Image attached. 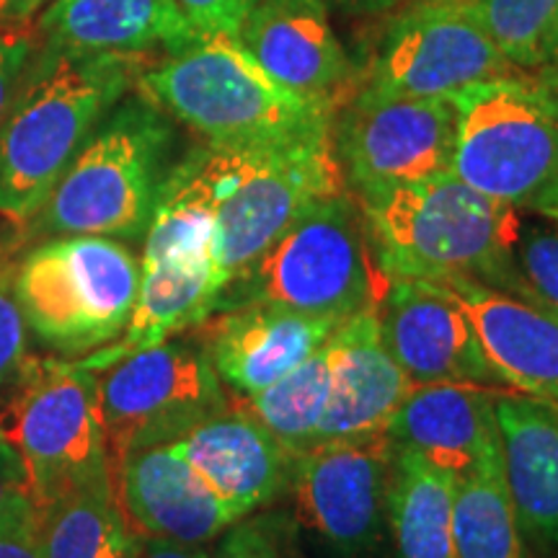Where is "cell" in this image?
Segmentation results:
<instances>
[{"label": "cell", "mask_w": 558, "mask_h": 558, "mask_svg": "<svg viewBox=\"0 0 558 558\" xmlns=\"http://www.w3.org/2000/svg\"><path fill=\"white\" fill-rule=\"evenodd\" d=\"M111 486L124 518L145 538L205 546L241 520L171 445L124 456L111 465Z\"/></svg>", "instance_id": "obj_18"}, {"label": "cell", "mask_w": 558, "mask_h": 558, "mask_svg": "<svg viewBox=\"0 0 558 558\" xmlns=\"http://www.w3.org/2000/svg\"><path fill=\"white\" fill-rule=\"evenodd\" d=\"M171 448L241 520L290 492L295 458L233 396L226 409L199 422Z\"/></svg>", "instance_id": "obj_19"}, {"label": "cell", "mask_w": 558, "mask_h": 558, "mask_svg": "<svg viewBox=\"0 0 558 558\" xmlns=\"http://www.w3.org/2000/svg\"><path fill=\"white\" fill-rule=\"evenodd\" d=\"M135 78L132 54L41 50L0 120V215L26 226Z\"/></svg>", "instance_id": "obj_2"}, {"label": "cell", "mask_w": 558, "mask_h": 558, "mask_svg": "<svg viewBox=\"0 0 558 558\" xmlns=\"http://www.w3.org/2000/svg\"><path fill=\"white\" fill-rule=\"evenodd\" d=\"M145 99L220 150H271L331 137L333 111L277 86L235 45L199 39L140 75Z\"/></svg>", "instance_id": "obj_3"}, {"label": "cell", "mask_w": 558, "mask_h": 558, "mask_svg": "<svg viewBox=\"0 0 558 558\" xmlns=\"http://www.w3.org/2000/svg\"><path fill=\"white\" fill-rule=\"evenodd\" d=\"M383 275L473 279L518 295L520 209L473 190L456 173L354 194Z\"/></svg>", "instance_id": "obj_1"}, {"label": "cell", "mask_w": 558, "mask_h": 558, "mask_svg": "<svg viewBox=\"0 0 558 558\" xmlns=\"http://www.w3.org/2000/svg\"><path fill=\"white\" fill-rule=\"evenodd\" d=\"M375 313L390 354L414 383L512 390L488 362L471 318L439 284L386 275Z\"/></svg>", "instance_id": "obj_15"}, {"label": "cell", "mask_w": 558, "mask_h": 558, "mask_svg": "<svg viewBox=\"0 0 558 558\" xmlns=\"http://www.w3.org/2000/svg\"><path fill=\"white\" fill-rule=\"evenodd\" d=\"M235 45L277 86L333 117L360 90V70L331 29L326 0H256Z\"/></svg>", "instance_id": "obj_14"}, {"label": "cell", "mask_w": 558, "mask_h": 558, "mask_svg": "<svg viewBox=\"0 0 558 558\" xmlns=\"http://www.w3.org/2000/svg\"><path fill=\"white\" fill-rule=\"evenodd\" d=\"M456 481L416 452L396 448L388 494L393 558H458L452 543Z\"/></svg>", "instance_id": "obj_26"}, {"label": "cell", "mask_w": 558, "mask_h": 558, "mask_svg": "<svg viewBox=\"0 0 558 558\" xmlns=\"http://www.w3.org/2000/svg\"><path fill=\"white\" fill-rule=\"evenodd\" d=\"M218 305L215 267L207 262H140V290L124 337L78 365L99 373L111 362L199 326Z\"/></svg>", "instance_id": "obj_25"}, {"label": "cell", "mask_w": 558, "mask_h": 558, "mask_svg": "<svg viewBox=\"0 0 558 558\" xmlns=\"http://www.w3.org/2000/svg\"><path fill=\"white\" fill-rule=\"evenodd\" d=\"M205 344L194 329L140 349L96 373V401L109 463L171 445L228 407Z\"/></svg>", "instance_id": "obj_9"}, {"label": "cell", "mask_w": 558, "mask_h": 558, "mask_svg": "<svg viewBox=\"0 0 558 558\" xmlns=\"http://www.w3.org/2000/svg\"><path fill=\"white\" fill-rule=\"evenodd\" d=\"M550 220H556V222H558V213H556V215H550Z\"/></svg>", "instance_id": "obj_42"}, {"label": "cell", "mask_w": 558, "mask_h": 558, "mask_svg": "<svg viewBox=\"0 0 558 558\" xmlns=\"http://www.w3.org/2000/svg\"><path fill=\"white\" fill-rule=\"evenodd\" d=\"M333 339V337H331ZM331 339L254 396H233L292 458L311 450L331 396Z\"/></svg>", "instance_id": "obj_28"}, {"label": "cell", "mask_w": 558, "mask_h": 558, "mask_svg": "<svg viewBox=\"0 0 558 558\" xmlns=\"http://www.w3.org/2000/svg\"><path fill=\"white\" fill-rule=\"evenodd\" d=\"M344 186L333 137L271 150H230V179L215 230L218 300L262 262L305 209Z\"/></svg>", "instance_id": "obj_10"}, {"label": "cell", "mask_w": 558, "mask_h": 558, "mask_svg": "<svg viewBox=\"0 0 558 558\" xmlns=\"http://www.w3.org/2000/svg\"><path fill=\"white\" fill-rule=\"evenodd\" d=\"M37 514L45 558H137L140 535L124 518L114 486L65 494Z\"/></svg>", "instance_id": "obj_27"}, {"label": "cell", "mask_w": 558, "mask_h": 558, "mask_svg": "<svg viewBox=\"0 0 558 558\" xmlns=\"http://www.w3.org/2000/svg\"><path fill=\"white\" fill-rule=\"evenodd\" d=\"M494 45L520 70H538L558 19V0H476Z\"/></svg>", "instance_id": "obj_30"}, {"label": "cell", "mask_w": 558, "mask_h": 558, "mask_svg": "<svg viewBox=\"0 0 558 558\" xmlns=\"http://www.w3.org/2000/svg\"><path fill=\"white\" fill-rule=\"evenodd\" d=\"M514 70L486 32L476 0H411L369 41L360 90L439 99Z\"/></svg>", "instance_id": "obj_11"}, {"label": "cell", "mask_w": 558, "mask_h": 558, "mask_svg": "<svg viewBox=\"0 0 558 558\" xmlns=\"http://www.w3.org/2000/svg\"><path fill=\"white\" fill-rule=\"evenodd\" d=\"M538 70H554V73H558V19H556L554 29H550V34H548L546 47H543V60H541Z\"/></svg>", "instance_id": "obj_40"}, {"label": "cell", "mask_w": 558, "mask_h": 558, "mask_svg": "<svg viewBox=\"0 0 558 558\" xmlns=\"http://www.w3.org/2000/svg\"><path fill=\"white\" fill-rule=\"evenodd\" d=\"M140 290V262L101 235H58L16 264V295L41 344L83 354L114 341Z\"/></svg>", "instance_id": "obj_7"}, {"label": "cell", "mask_w": 558, "mask_h": 558, "mask_svg": "<svg viewBox=\"0 0 558 558\" xmlns=\"http://www.w3.org/2000/svg\"><path fill=\"white\" fill-rule=\"evenodd\" d=\"M501 471L522 533L558 554V403L497 393Z\"/></svg>", "instance_id": "obj_22"}, {"label": "cell", "mask_w": 558, "mask_h": 558, "mask_svg": "<svg viewBox=\"0 0 558 558\" xmlns=\"http://www.w3.org/2000/svg\"><path fill=\"white\" fill-rule=\"evenodd\" d=\"M37 34L29 26L0 29V120L16 99L21 81L34 54H37Z\"/></svg>", "instance_id": "obj_35"}, {"label": "cell", "mask_w": 558, "mask_h": 558, "mask_svg": "<svg viewBox=\"0 0 558 558\" xmlns=\"http://www.w3.org/2000/svg\"><path fill=\"white\" fill-rule=\"evenodd\" d=\"M230 179V150H192L166 173L148 230L143 262L186 259L215 267V230L218 209Z\"/></svg>", "instance_id": "obj_24"}, {"label": "cell", "mask_w": 558, "mask_h": 558, "mask_svg": "<svg viewBox=\"0 0 558 558\" xmlns=\"http://www.w3.org/2000/svg\"><path fill=\"white\" fill-rule=\"evenodd\" d=\"M0 558H45L34 501H21L0 512Z\"/></svg>", "instance_id": "obj_36"}, {"label": "cell", "mask_w": 558, "mask_h": 558, "mask_svg": "<svg viewBox=\"0 0 558 558\" xmlns=\"http://www.w3.org/2000/svg\"><path fill=\"white\" fill-rule=\"evenodd\" d=\"M458 109L452 173L505 205L558 213V73L514 70L450 96Z\"/></svg>", "instance_id": "obj_4"}, {"label": "cell", "mask_w": 558, "mask_h": 558, "mask_svg": "<svg viewBox=\"0 0 558 558\" xmlns=\"http://www.w3.org/2000/svg\"><path fill=\"white\" fill-rule=\"evenodd\" d=\"M256 0H173L181 19L199 39L228 37L235 39L246 13Z\"/></svg>", "instance_id": "obj_34"}, {"label": "cell", "mask_w": 558, "mask_h": 558, "mask_svg": "<svg viewBox=\"0 0 558 558\" xmlns=\"http://www.w3.org/2000/svg\"><path fill=\"white\" fill-rule=\"evenodd\" d=\"M452 543L458 558H530L505 471H481L458 481L452 494Z\"/></svg>", "instance_id": "obj_29"}, {"label": "cell", "mask_w": 558, "mask_h": 558, "mask_svg": "<svg viewBox=\"0 0 558 558\" xmlns=\"http://www.w3.org/2000/svg\"><path fill=\"white\" fill-rule=\"evenodd\" d=\"M137 558H213V554L205 546H184V543L140 535Z\"/></svg>", "instance_id": "obj_38"}, {"label": "cell", "mask_w": 558, "mask_h": 558, "mask_svg": "<svg viewBox=\"0 0 558 558\" xmlns=\"http://www.w3.org/2000/svg\"><path fill=\"white\" fill-rule=\"evenodd\" d=\"M396 448L388 435L316 445L292 460L298 522L339 558H365L388 530Z\"/></svg>", "instance_id": "obj_13"}, {"label": "cell", "mask_w": 558, "mask_h": 558, "mask_svg": "<svg viewBox=\"0 0 558 558\" xmlns=\"http://www.w3.org/2000/svg\"><path fill=\"white\" fill-rule=\"evenodd\" d=\"M29 360V326L16 295V264L0 259V386H13Z\"/></svg>", "instance_id": "obj_33"}, {"label": "cell", "mask_w": 558, "mask_h": 558, "mask_svg": "<svg viewBox=\"0 0 558 558\" xmlns=\"http://www.w3.org/2000/svg\"><path fill=\"white\" fill-rule=\"evenodd\" d=\"M497 393L469 383H414L386 435L393 448L416 452L456 484L501 469Z\"/></svg>", "instance_id": "obj_17"}, {"label": "cell", "mask_w": 558, "mask_h": 558, "mask_svg": "<svg viewBox=\"0 0 558 558\" xmlns=\"http://www.w3.org/2000/svg\"><path fill=\"white\" fill-rule=\"evenodd\" d=\"M0 409V435L24 463L34 507L81 488L111 486L96 373L75 362L29 360Z\"/></svg>", "instance_id": "obj_8"}, {"label": "cell", "mask_w": 558, "mask_h": 558, "mask_svg": "<svg viewBox=\"0 0 558 558\" xmlns=\"http://www.w3.org/2000/svg\"><path fill=\"white\" fill-rule=\"evenodd\" d=\"M383 284L386 275L369 241L365 213L344 186L305 209L262 262L222 292L215 311L271 303L347 324L378 308Z\"/></svg>", "instance_id": "obj_6"}, {"label": "cell", "mask_w": 558, "mask_h": 558, "mask_svg": "<svg viewBox=\"0 0 558 558\" xmlns=\"http://www.w3.org/2000/svg\"><path fill=\"white\" fill-rule=\"evenodd\" d=\"M39 47L58 52H181L199 41L173 0H52L34 19Z\"/></svg>", "instance_id": "obj_23"}, {"label": "cell", "mask_w": 558, "mask_h": 558, "mask_svg": "<svg viewBox=\"0 0 558 558\" xmlns=\"http://www.w3.org/2000/svg\"><path fill=\"white\" fill-rule=\"evenodd\" d=\"M331 344V396L313 448L386 435L414 380L390 354L378 313L373 308L349 318Z\"/></svg>", "instance_id": "obj_20"}, {"label": "cell", "mask_w": 558, "mask_h": 558, "mask_svg": "<svg viewBox=\"0 0 558 558\" xmlns=\"http://www.w3.org/2000/svg\"><path fill=\"white\" fill-rule=\"evenodd\" d=\"M344 324L271 303L220 308L194 326L230 396H254L308 360Z\"/></svg>", "instance_id": "obj_16"}, {"label": "cell", "mask_w": 558, "mask_h": 558, "mask_svg": "<svg viewBox=\"0 0 558 558\" xmlns=\"http://www.w3.org/2000/svg\"><path fill=\"white\" fill-rule=\"evenodd\" d=\"M171 128L145 96L109 111L29 220L32 235L135 241L166 179Z\"/></svg>", "instance_id": "obj_5"}, {"label": "cell", "mask_w": 558, "mask_h": 558, "mask_svg": "<svg viewBox=\"0 0 558 558\" xmlns=\"http://www.w3.org/2000/svg\"><path fill=\"white\" fill-rule=\"evenodd\" d=\"M52 0H0V29L29 26Z\"/></svg>", "instance_id": "obj_39"}, {"label": "cell", "mask_w": 558, "mask_h": 558, "mask_svg": "<svg viewBox=\"0 0 558 558\" xmlns=\"http://www.w3.org/2000/svg\"><path fill=\"white\" fill-rule=\"evenodd\" d=\"M337 3H352V5H367V3H378V0H337Z\"/></svg>", "instance_id": "obj_41"}, {"label": "cell", "mask_w": 558, "mask_h": 558, "mask_svg": "<svg viewBox=\"0 0 558 558\" xmlns=\"http://www.w3.org/2000/svg\"><path fill=\"white\" fill-rule=\"evenodd\" d=\"M213 558H305L295 520L284 512H254L220 535Z\"/></svg>", "instance_id": "obj_32"}, {"label": "cell", "mask_w": 558, "mask_h": 558, "mask_svg": "<svg viewBox=\"0 0 558 558\" xmlns=\"http://www.w3.org/2000/svg\"><path fill=\"white\" fill-rule=\"evenodd\" d=\"M458 109L450 96H378L357 90L333 117L347 190L354 194L409 184L452 169Z\"/></svg>", "instance_id": "obj_12"}, {"label": "cell", "mask_w": 558, "mask_h": 558, "mask_svg": "<svg viewBox=\"0 0 558 558\" xmlns=\"http://www.w3.org/2000/svg\"><path fill=\"white\" fill-rule=\"evenodd\" d=\"M21 501H34L29 476H26L16 448L0 435V512L21 505Z\"/></svg>", "instance_id": "obj_37"}, {"label": "cell", "mask_w": 558, "mask_h": 558, "mask_svg": "<svg viewBox=\"0 0 558 558\" xmlns=\"http://www.w3.org/2000/svg\"><path fill=\"white\" fill-rule=\"evenodd\" d=\"M507 388L558 403V316L473 279H439Z\"/></svg>", "instance_id": "obj_21"}, {"label": "cell", "mask_w": 558, "mask_h": 558, "mask_svg": "<svg viewBox=\"0 0 558 558\" xmlns=\"http://www.w3.org/2000/svg\"><path fill=\"white\" fill-rule=\"evenodd\" d=\"M512 259L518 271L514 298L558 316V222L522 218Z\"/></svg>", "instance_id": "obj_31"}]
</instances>
